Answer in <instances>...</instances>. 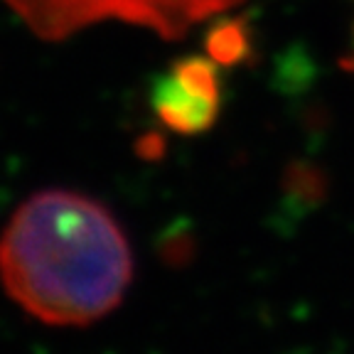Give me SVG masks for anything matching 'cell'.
<instances>
[{"instance_id":"obj_1","label":"cell","mask_w":354,"mask_h":354,"mask_svg":"<svg viewBox=\"0 0 354 354\" xmlns=\"http://www.w3.org/2000/svg\"><path fill=\"white\" fill-rule=\"evenodd\" d=\"M133 281V249L101 202L72 189L25 199L0 234V283L44 325L84 327L116 310Z\"/></svg>"},{"instance_id":"obj_2","label":"cell","mask_w":354,"mask_h":354,"mask_svg":"<svg viewBox=\"0 0 354 354\" xmlns=\"http://www.w3.org/2000/svg\"><path fill=\"white\" fill-rule=\"evenodd\" d=\"M243 0H6L39 39H66L99 22L138 25L162 39H180L199 22L219 17Z\"/></svg>"},{"instance_id":"obj_3","label":"cell","mask_w":354,"mask_h":354,"mask_svg":"<svg viewBox=\"0 0 354 354\" xmlns=\"http://www.w3.org/2000/svg\"><path fill=\"white\" fill-rule=\"evenodd\" d=\"M153 109L170 131L197 136L216 121L219 77L216 62L187 57L170 66L153 86Z\"/></svg>"}]
</instances>
